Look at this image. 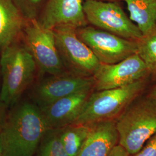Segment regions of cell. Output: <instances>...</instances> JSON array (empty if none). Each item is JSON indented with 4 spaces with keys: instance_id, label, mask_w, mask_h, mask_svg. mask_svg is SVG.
Wrapping results in <instances>:
<instances>
[{
    "instance_id": "obj_15",
    "label": "cell",
    "mask_w": 156,
    "mask_h": 156,
    "mask_svg": "<svg viewBox=\"0 0 156 156\" xmlns=\"http://www.w3.org/2000/svg\"><path fill=\"white\" fill-rule=\"evenodd\" d=\"M129 18L138 26L143 35L156 27V0H124Z\"/></svg>"
},
{
    "instance_id": "obj_16",
    "label": "cell",
    "mask_w": 156,
    "mask_h": 156,
    "mask_svg": "<svg viewBox=\"0 0 156 156\" xmlns=\"http://www.w3.org/2000/svg\"><path fill=\"white\" fill-rule=\"evenodd\" d=\"M90 124L72 123L59 128L62 145L69 156H77L86 140Z\"/></svg>"
},
{
    "instance_id": "obj_14",
    "label": "cell",
    "mask_w": 156,
    "mask_h": 156,
    "mask_svg": "<svg viewBox=\"0 0 156 156\" xmlns=\"http://www.w3.org/2000/svg\"><path fill=\"white\" fill-rule=\"evenodd\" d=\"M27 20L12 0H0V53L21 38Z\"/></svg>"
},
{
    "instance_id": "obj_3",
    "label": "cell",
    "mask_w": 156,
    "mask_h": 156,
    "mask_svg": "<svg viewBox=\"0 0 156 156\" xmlns=\"http://www.w3.org/2000/svg\"><path fill=\"white\" fill-rule=\"evenodd\" d=\"M140 96L116 120L119 145L129 156L138 152L156 133V101Z\"/></svg>"
},
{
    "instance_id": "obj_26",
    "label": "cell",
    "mask_w": 156,
    "mask_h": 156,
    "mask_svg": "<svg viewBox=\"0 0 156 156\" xmlns=\"http://www.w3.org/2000/svg\"><path fill=\"white\" fill-rule=\"evenodd\" d=\"M0 80L1 81V69H0Z\"/></svg>"
},
{
    "instance_id": "obj_9",
    "label": "cell",
    "mask_w": 156,
    "mask_h": 156,
    "mask_svg": "<svg viewBox=\"0 0 156 156\" xmlns=\"http://www.w3.org/2000/svg\"><path fill=\"white\" fill-rule=\"evenodd\" d=\"M94 89L93 76H82L66 73L49 75L34 86L31 97L33 102L43 108L62 98L86 90Z\"/></svg>"
},
{
    "instance_id": "obj_18",
    "label": "cell",
    "mask_w": 156,
    "mask_h": 156,
    "mask_svg": "<svg viewBox=\"0 0 156 156\" xmlns=\"http://www.w3.org/2000/svg\"><path fill=\"white\" fill-rule=\"evenodd\" d=\"M37 156H69L60 136L59 128H48L42 136Z\"/></svg>"
},
{
    "instance_id": "obj_19",
    "label": "cell",
    "mask_w": 156,
    "mask_h": 156,
    "mask_svg": "<svg viewBox=\"0 0 156 156\" xmlns=\"http://www.w3.org/2000/svg\"><path fill=\"white\" fill-rule=\"evenodd\" d=\"M27 20L37 19L47 0H12Z\"/></svg>"
},
{
    "instance_id": "obj_24",
    "label": "cell",
    "mask_w": 156,
    "mask_h": 156,
    "mask_svg": "<svg viewBox=\"0 0 156 156\" xmlns=\"http://www.w3.org/2000/svg\"><path fill=\"white\" fill-rule=\"evenodd\" d=\"M97 1H110V2H119L120 1L124 0H97Z\"/></svg>"
},
{
    "instance_id": "obj_2",
    "label": "cell",
    "mask_w": 156,
    "mask_h": 156,
    "mask_svg": "<svg viewBox=\"0 0 156 156\" xmlns=\"http://www.w3.org/2000/svg\"><path fill=\"white\" fill-rule=\"evenodd\" d=\"M38 69L21 38L0 53V97L9 108L18 102L33 83Z\"/></svg>"
},
{
    "instance_id": "obj_17",
    "label": "cell",
    "mask_w": 156,
    "mask_h": 156,
    "mask_svg": "<svg viewBox=\"0 0 156 156\" xmlns=\"http://www.w3.org/2000/svg\"><path fill=\"white\" fill-rule=\"evenodd\" d=\"M136 42V53L144 62L149 75L156 79V27Z\"/></svg>"
},
{
    "instance_id": "obj_1",
    "label": "cell",
    "mask_w": 156,
    "mask_h": 156,
    "mask_svg": "<svg viewBox=\"0 0 156 156\" xmlns=\"http://www.w3.org/2000/svg\"><path fill=\"white\" fill-rule=\"evenodd\" d=\"M12 107L0 130L2 156H33L48 129L41 110L29 101Z\"/></svg>"
},
{
    "instance_id": "obj_13",
    "label": "cell",
    "mask_w": 156,
    "mask_h": 156,
    "mask_svg": "<svg viewBox=\"0 0 156 156\" xmlns=\"http://www.w3.org/2000/svg\"><path fill=\"white\" fill-rule=\"evenodd\" d=\"M89 124V133L77 156H109L119 144L116 120Z\"/></svg>"
},
{
    "instance_id": "obj_11",
    "label": "cell",
    "mask_w": 156,
    "mask_h": 156,
    "mask_svg": "<svg viewBox=\"0 0 156 156\" xmlns=\"http://www.w3.org/2000/svg\"><path fill=\"white\" fill-rule=\"evenodd\" d=\"M84 0H47L37 18L48 29L68 26L75 28L88 25L83 9Z\"/></svg>"
},
{
    "instance_id": "obj_6",
    "label": "cell",
    "mask_w": 156,
    "mask_h": 156,
    "mask_svg": "<svg viewBox=\"0 0 156 156\" xmlns=\"http://www.w3.org/2000/svg\"><path fill=\"white\" fill-rule=\"evenodd\" d=\"M83 9L88 24L94 27L135 41L143 36L118 2L84 0Z\"/></svg>"
},
{
    "instance_id": "obj_23",
    "label": "cell",
    "mask_w": 156,
    "mask_h": 156,
    "mask_svg": "<svg viewBox=\"0 0 156 156\" xmlns=\"http://www.w3.org/2000/svg\"><path fill=\"white\" fill-rule=\"evenodd\" d=\"M146 95L156 101V83L151 88Z\"/></svg>"
},
{
    "instance_id": "obj_7",
    "label": "cell",
    "mask_w": 156,
    "mask_h": 156,
    "mask_svg": "<svg viewBox=\"0 0 156 156\" xmlns=\"http://www.w3.org/2000/svg\"><path fill=\"white\" fill-rule=\"evenodd\" d=\"M76 30L68 26L53 30L59 54L68 72L78 76H93L100 62L78 37Z\"/></svg>"
},
{
    "instance_id": "obj_22",
    "label": "cell",
    "mask_w": 156,
    "mask_h": 156,
    "mask_svg": "<svg viewBox=\"0 0 156 156\" xmlns=\"http://www.w3.org/2000/svg\"><path fill=\"white\" fill-rule=\"evenodd\" d=\"M109 156H129L127 152L120 145H116Z\"/></svg>"
},
{
    "instance_id": "obj_10",
    "label": "cell",
    "mask_w": 156,
    "mask_h": 156,
    "mask_svg": "<svg viewBox=\"0 0 156 156\" xmlns=\"http://www.w3.org/2000/svg\"><path fill=\"white\" fill-rule=\"evenodd\" d=\"M149 75L144 62L136 53L116 63H100L93 76L94 90L123 87L147 78Z\"/></svg>"
},
{
    "instance_id": "obj_4",
    "label": "cell",
    "mask_w": 156,
    "mask_h": 156,
    "mask_svg": "<svg viewBox=\"0 0 156 156\" xmlns=\"http://www.w3.org/2000/svg\"><path fill=\"white\" fill-rule=\"evenodd\" d=\"M147 78L118 88L94 90L73 123L89 124L116 120L127 107L142 94L146 87Z\"/></svg>"
},
{
    "instance_id": "obj_20",
    "label": "cell",
    "mask_w": 156,
    "mask_h": 156,
    "mask_svg": "<svg viewBox=\"0 0 156 156\" xmlns=\"http://www.w3.org/2000/svg\"><path fill=\"white\" fill-rule=\"evenodd\" d=\"M129 156H156V133L147 140L138 152Z\"/></svg>"
},
{
    "instance_id": "obj_21",
    "label": "cell",
    "mask_w": 156,
    "mask_h": 156,
    "mask_svg": "<svg viewBox=\"0 0 156 156\" xmlns=\"http://www.w3.org/2000/svg\"><path fill=\"white\" fill-rule=\"evenodd\" d=\"M9 107L1 100L0 97V130L5 122L6 117L8 114V109Z\"/></svg>"
},
{
    "instance_id": "obj_12",
    "label": "cell",
    "mask_w": 156,
    "mask_h": 156,
    "mask_svg": "<svg viewBox=\"0 0 156 156\" xmlns=\"http://www.w3.org/2000/svg\"><path fill=\"white\" fill-rule=\"evenodd\" d=\"M93 91H79L39 108L48 128L57 129L73 123Z\"/></svg>"
},
{
    "instance_id": "obj_25",
    "label": "cell",
    "mask_w": 156,
    "mask_h": 156,
    "mask_svg": "<svg viewBox=\"0 0 156 156\" xmlns=\"http://www.w3.org/2000/svg\"><path fill=\"white\" fill-rule=\"evenodd\" d=\"M0 156H2V149H1V144H0Z\"/></svg>"
},
{
    "instance_id": "obj_5",
    "label": "cell",
    "mask_w": 156,
    "mask_h": 156,
    "mask_svg": "<svg viewBox=\"0 0 156 156\" xmlns=\"http://www.w3.org/2000/svg\"><path fill=\"white\" fill-rule=\"evenodd\" d=\"M21 38L41 72L49 75L68 73L59 54L53 30L44 27L37 19L29 20Z\"/></svg>"
},
{
    "instance_id": "obj_8",
    "label": "cell",
    "mask_w": 156,
    "mask_h": 156,
    "mask_svg": "<svg viewBox=\"0 0 156 156\" xmlns=\"http://www.w3.org/2000/svg\"><path fill=\"white\" fill-rule=\"evenodd\" d=\"M78 37L92 51L101 64L120 62L137 51V42L115 34L86 26L76 30Z\"/></svg>"
}]
</instances>
